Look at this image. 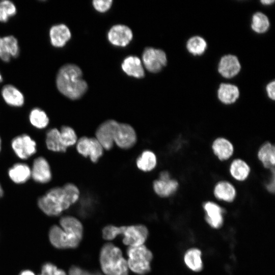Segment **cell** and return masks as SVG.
Returning a JSON list of instances; mask_svg holds the SVG:
<instances>
[{
    "label": "cell",
    "mask_w": 275,
    "mask_h": 275,
    "mask_svg": "<svg viewBox=\"0 0 275 275\" xmlns=\"http://www.w3.org/2000/svg\"><path fill=\"white\" fill-rule=\"evenodd\" d=\"M80 197L78 187L69 182L62 186H54L47 190L37 200L39 209L46 215L58 216L76 203Z\"/></svg>",
    "instance_id": "cell-1"
},
{
    "label": "cell",
    "mask_w": 275,
    "mask_h": 275,
    "mask_svg": "<svg viewBox=\"0 0 275 275\" xmlns=\"http://www.w3.org/2000/svg\"><path fill=\"white\" fill-rule=\"evenodd\" d=\"M61 227L53 225L49 232V239L53 246L58 249L76 248L81 240L83 227L76 217L66 215L60 220Z\"/></svg>",
    "instance_id": "cell-2"
},
{
    "label": "cell",
    "mask_w": 275,
    "mask_h": 275,
    "mask_svg": "<svg viewBox=\"0 0 275 275\" xmlns=\"http://www.w3.org/2000/svg\"><path fill=\"white\" fill-rule=\"evenodd\" d=\"M59 91L72 100L81 98L88 89V85L82 78V71L76 65L68 64L59 70L56 78Z\"/></svg>",
    "instance_id": "cell-3"
},
{
    "label": "cell",
    "mask_w": 275,
    "mask_h": 275,
    "mask_svg": "<svg viewBox=\"0 0 275 275\" xmlns=\"http://www.w3.org/2000/svg\"><path fill=\"white\" fill-rule=\"evenodd\" d=\"M101 269L106 275H128L127 262L121 250L111 243L102 246L100 253Z\"/></svg>",
    "instance_id": "cell-4"
},
{
    "label": "cell",
    "mask_w": 275,
    "mask_h": 275,
    "mask_svg": "<svg viewBox=\"0 0 275 275\" xmlns=\"http://www.w3.org/2000/svg\"><path fill=\"white\" fill-rule=\"evenodd\" d=\"M120 235L123 236V242L130 246L143 245L148 235L147 228L144 225L116 227L108 225L102 230V236L105 240H111Z\"/></svg>",
    "instance_id": "cell-5"
},
{
    "label": "cell",
    "mask_w": 275,
    "mask_h": 275,
    "mask_svg": "<svg viewBox=\"0 0 275 275\" xmlns=\"http://www.w3.org/2000/svg\"><path fill=\"white\" fill-rule=\"evenodd\" d=\"M128 268L133 272L143 275L151 270L150 263L153 258L151 252L144 244L130 246L127 250Z\"/></svg>",
    "instance_id": "cell-6"
},
{
    "label": "cell",
    "mask_w": 275,
    "mask_h": 275,
    "mask_svg": "<svg viewBox=\"0 0 275 275\" xmlns=\"http://www.w3.org/2000/svg\"><path fill=\"white\" fill-rule=\"evenodd\" d=\"M11 147L16 156L22 161L29 159L37 152L36 141L27 133L13 138L11 141Z\"/></svg>",
    "instance_id": "cell-7"
},
{
    "label": "cell",
    "mask_w": 275,
    "mask_h": 275,
    "mask_svg": "<svg viewBox=\"0 0 275 275\" xmlns=\"http://www.w3.org/2000/svg\"><path fill=\"white\" fill-rule=\"evenodd\" d=\"M75 146L78 154L89 157L93 163H96L103 154L104 149L95 137L82 136L78 139Z\"/></svg>",
    "instance_id": "cell-8"
},
{
    "label": "cell",
    "mask_w": 275,
    "mask_h": 275,
    "mask_svg": "<svg viewBox=\"0 0 275 275\" xmlns=\"http://www.w3.org/2000/svg\"><path fill=\"white\" fill-rule=\"evenodd\" d=\"M142 59L145 68L152 73H157L167 65L166 52L160 49L146 48L143 53Z\"/></svg>",
    "instance_id": "cell-9"
},
{
    "label": "cell",
    "mask_w": 275,
    "mask_h": 275,
    "mask_svg": "<svg viewBox=\"0 0 275 275\" xmlns=\"http://www.w3.org/2000/svg\"><path fill=\"white\" fill-rule=\"evenodd\" d=\"M31 179L39 184H45L52 179V172L48 160L44 156L35 158L31 166Z\"/></svg>",
    "instance_id": "cell-10"
},
{
    "label": "cell",
    "mask_w": 275,
    "mask_h": 275,
    "mask_svg": "<svg viewBox=\"0 0 275 275\" xmlns=\"http://www.w3.org/2000/svg\"><path fill=\"white\" fill-rule=\"evenodd\" d=\"M137 139L136 131L131 125L118 123L114 136V144L118 147L124 150L129 149L135 145Z\"/></svg>",
    "instance_id": "cell-11"
},
{
    "label": "cell",
    "mask_w": 275,
    "mask_h": 275,
    "mask_svg": "<svg viewBox=\"0 0 275 275\" xmlns=\"http://www.w3.org/2000/svg\"><path fill=\"white\" fill-rule=\"evenodd\" d=\"M118 122L108 119L101 123L97 128L95 138L101 144L104 150L109 151L114 145V136Z\"/></svg>",
    "instance_id": "cell-12"
},
{
    "label": "cell",
    "mask_w": 275,
    "mask_h": 275,
    "mask_svg": "<svg viewBox=\"0 0 275 275\" xmlns=\"http://www.w3.org/2000/svg\"><path fill=\"white\" fill-rule=\"evenodd\" d=\"M210 150L220 162H226L231 159L235 151L234 143L230 139L224 136H218L214 138L211 143Z\"/></svg>",
    "instance_id": "cell-13"
},
{
    "label": "cell",
    "mask_w": 275,
    "mask_h": 275,
    "mask_svg": "<svg viewBox=\"0 0 275 275\" xmlns=\"http://www.w3.org/2000/svg\"><path fill=\"white\" fill-rule=\"evenodd\" d=\"M212 191L217 200L228 203L233 202L238 194L235 184L227 179L218 180L214 183Z\"/></svg>",
    "instance_id": "cell-14"
},
{
    "label": "cell",
    "mask_w": 275,
    "mask_h": 275,
    "mask_svg": "<svg viewBox=\"0 0 275 275\" xmlns=\"http://www.w3.org/2000/svg\"><path fill=\"white\" fill-rule=\"evenodd\" d=\"M230 178L238 183H242L248 180L251 175V164L241 157L233 158L228 167Z\"/></svg>",
    "instance_id": "cell-15"
},
{
    "label": "cell",
    "mask_w": 275,
    "mask_h": 275,
    "mask_svg": "<svg viewBox=\"0 0 275 275\" xmlns=\"http://www.w3.org/2000/svg\"><path fill=\"white\" fill-rule=\"evenodd\" d=\"M206 222L212 228L219 229L224 223L225 209L213 201H206L202 204Z\"/></svg>",
    "instance_id": "cell-16"
},
{
    "label": "cell",
    "mask_w": 275,
    "mask_h": 275,
    "mask_svg": "<svg viewBox=\"0 0 275 275\" xmlns=\"http://www.w3.org/2000/svg\"><path fill=\"white\" fill-rule=\"evenodd\" d=\"M241 69L238 57L232 54L223 56L217 65L218 73L224 78L231 79L237 76Z\"/></svg>",
    "instance_id": "cell-17"
},
{
    "label": "cell",
    "mask_w": 275,
    "mask_h": 275,
    "mask_svg": "<svg viewBox=\"0 0 275 275\" xmlns=\"http://www.w3.org/2000/svg\"><path fill=\"white\" fill-rule=\"evenodd\" d=\"M107 38L112 44L124 47L131 41L133 34L131 29L127 26L116 24L113 26L109 30Z\"/></svg>",
    "instance_id": "cell-18"
},
{
    "label": "cell",
    "mask_w": 275,
    "mask_h": 275,
    "mask_svg": "<svg viewBox=\"0 0 275 275\" xmlns=\"http://www.w3.org/2000/svg\"><path fill=\"white\" fill-rule=\"evenodd\" d=\"M152 187L153 191L158 196L166 198L174 195L178 191L180 183L177 179L173 177L168 179L157 178L153 181Z\"/></svg>",
    "instance_id": "cell-19"
},
{
    "label": "cell",
    "mask_w": 275,
    "mask_h": 275,
    "mask_svg": "<svg viewBox=\"0 0 275 275\" xmlns=\"http://www.w3.org/2000/svg\"><path fill=\"white\" fill-rule=\"evenodd\" d=\"M256 157L262 167L267 171L274 169L275 146L271 142L266 141L258 148Z\"/></svg>",
    "instance_id": "cell-20"
},
{
    "label": "cell",
    "mask_w": 275,
    "mask_h": 275,
    "mask_svg": "<svg viewBox=\"0 0 275 275\" xmlns=\"http://www.w3.org/2000/svg\"><path fill=\"white\" fill-rule=\"evenodd\" d=\"M9 179L16 184H23L31 179V166L23 161L12 165L7 172Z\"/></svg>",
    "instance_id": "cell-21"
},
{
    "label": "cell",
    "mask_w": 275,
    "mask_h": 275,
    "mask_svg": "<svg viewBox=\"0 0 275 275\" xmlns=\"http://www.w3.org/2000/svg\"><path fill=\"white\" fill-rule=\"evenodd\" d=\"M238 87L230 83H221L217 90V97L219 102L226 105L235 103L239 99Z\"/></svg>",
    "instance_id": "cell-22"
},
{
    "label": "cell",
    "mask_w": 275,
    "mask_h": 275,
    "mask_svg": "<svg viewBox=\"0 0 275 275\" xmlns=\"http://www.w3.org/2000/svg\"><path fill=\"white\" fill-rule=\"evenodd\" d=\"M19 50L17 40L14 36L0 38V59L3 61L9 62L11 57H18Z\"/></svg>",
    "instance_id": "cell-23"
},
{
    "label": "cell",
    "mask_w": 275,
    "mask_h": 275,
    "mask_svg": "<svg viewBox=\"0 0 275 275\" xmlns=\"http://www.w3.org/2000/svg\"><path fill=\"white\" fill-rule=\"evenodd\" d=\"M51 44L56 47H62L70 40L71 37L69 28L64 24L52 26L49 31Z\"/></svg>",
    "instance_id": "cell-24"
},
{
    "label": "cell",
    "mask_w": 275,
    "mask_h": 275,
    "mask_svg": "<svg viewBox=\"0 0 275 275\" xmlns=\"http://www.w3.org/2000/svg\"><path fill=\"white\" fill-rule=\"evenodd\" d=\"M45 144L49 151L54 153H65L67 150L63 145L60 130L56 127L47 130L45 133Z\"/></svg>",
    "instance_id": "cell-25"
},
{
    "label": "cell",
    "mask_w": 275,
    "mask_h": 275,
    "mask_svg": "<svg viewBox=\"0 0 275 275\" xmlns=\"http://www.w3.org/2000/svg\"><path fill=\"white\" fill-rule=\"evenodd\" d=\"M123 71L128 75L136 78H143L145 72L140 59L136 56L126 57L122 64Z\"/></svg>",
    "instance_id": "cell-26"
},
{
    "label": "cell",
    "mask_w": 275,
    "mask_h": 275,
    "mask_svg": "<svg viewBox=\"0 0 275 275\" xmlns=\"http://www.w3.org/2000/svg\"><path fill=\"white\" fill-rule=\"evenodd\" d=\"M183 260L185 265L194 272H200L203 268L202 252L198 248H190L184 253Z\"/></svg>",
    "instance_id": "cell-27"
},
{
    "label": "cell",
    "mask_w": 275,
    "mask_h": 275,
    "mask_svg": "<svg viewBox=\"0 0 275 275\" xmlns=\"http://www.w3.org/2000/svg\"><path fill=\"white\" fill-rule=\"evenodd\" d=\"M2 95L5 102L10 106L21 107L24 104L23 94L12 85L5 86L2 89Z\"/></svg>",
    "instance_id": "cell-28"
},
{
    "label": "cell",
    "mask_w": 275,
    "mask_h": 275,
    "mask_svg": "<svg viewBox=\"0 0 275 275\" xmlns=\"http://www.w3.org/2000/svg\"><path fill=\"white\" fill-rule=\"evenodd\" d=\"M157 164L156 155L150 150H144L136 159L137 168L144 172L153 171L156 167Z\"/></svg>",
    "instance_id": "cell-29"
},
{
    "label": "cell",
    "mask_w": 275,
    "mask_h": 275,
    "mask_svg": "<svg viewBox=\"0 0 275 275\" xmlns=\"http://www.w3.org/2000/svg\"><path fill=\"white\" fill-rule=\"evenodd\" d=\"M29 121L32 127L38 130L46 129L50 122L47 113L39 107H35L31 110Z\"/></svg>",
    "instance_id": "cell-30"
},
{
    "label": "cell",
    "mask_w": 275,
    "mask_h": 275,
    "mask_svg": "<svg viewBox=\"0 0 275 275\" xmlns=\"http://www.w3.org/2000/svg\"><path fill=\"white\" fill-rule=\"evenodd\" d=\"M185 46L187 51L191 55L201 56L205 52L207 43L204 38L196 35L190 37L187 40Z\"/></svg>",
    "instance_id": "cell-31"
},
{
    "label": "cell",
    "mask_w": 275,
    "mask_h": 275,
    "mask_svg": "<svg viewBox=\"0 0 275 275\" xmlns=\"http://www.w3.org/2000/svg\"><path fill=\"white\" fill-rule=\"evenodd\" d=\"M270 21L268 16L260 11L254 13L252 16L251 28L258 34L266 33L270 28Z\"/></svg>",
    "instance_id": "cell-32"
},
{
    "label": "cell",
    "mask_w": 275,
    "mask_h": 275,
    "mask_svg": "<svg viewBox=\"0 0 275 275\" xmlns=\"http://www.w3.org/2000/svg\"><path fill=\"white\" fill-rule=\"evenodd\" d=\"M59 130L63 145L66 148L75 145L78 137L75 130L72 127L63 125Z\"/></svg>",
    "instance_id": "cell-33"
},
{
    "label": "cell",
    "mask_w": 275,
    "mask_h": 275,
    "mask_svg": "<svg viewBox=\"0 0 275 275\" xmlns=\"http://www.w3.org/2000/svg\"><path fill=\"white\" fill-rule=\"evenodd\" d=\"M16 9L14 4L10 1H0V21L5 22L9 18L15 15Z\"/></svg>",
    "instance_id": "cell-34"
},
{
    "label": "cell",
    "mask_w": 275,
    "mask_h": 275,
    "mask_svg": "<svg viewBox=\"0 0 275 275\" xmlns=\"http://www.w3.org/2000/svg\"><path fill=\"white\" fill-rule=\"evenodd\" d=\"M39 275H67V274L64 270L58 268L55 265L47 262L42 265Z\"/></svg>",
    "instance_id": "cell-35"
},
{
    "label": "cell",
    "mask_w": 275,
    "mask_h": 275,
    "mask_svg": "<svg viewBox=\"0 0 275 275\" xmlns=\"http://www.w3.org/2000/svg\"><path fill=\"white\" fill-rule=\"evenodd\" d=\"M113 1L112 0H94L93 5L94 8L100 12L107 11L111 7Z\"/></svg>",
    "instance_id": "cell-36"
},
{
    "label": "cell",
    "mask_w": 275,
    "mask_h": 275,
    "mask_svg": "<svg viewBox=\"0 0 275 275\" xmlns=\"http://www.w3.org/2000/svg\"><path fill=\"white\" fill-rule=\"evenodd\" d=\"M68 275H102L99 272H90L79 267L73 266L68 272Z\"/></svg>",
    "instance_id": "cell-37"
},
{
    "label": "cell",
    "mask_w": 275,
    "mask_h": 275,
    "mask_svg": "<svg viewBox=\"0 0 275 275\" xmlns=\"http://www.w3.org/2000/svg\"><path fill=\"white\" fill-rule=\"evenodd\" d=\"M267 97L272 101L275 100V81L273 80L269 82L265 87Z\"/></svg>",
    "instance_id": "cell-38"
},
{
    "label": "cell",
    "mask_w": 275,
    "mask_h": 275,
    "mask_svg": "<svg viewBox=\"0 0 275 275\" xmlns=\"http://www.w3.org/2000/svg\"><path fill=\"white\" fill-rule=\"evenodd\" d=\"M260 3L265 6H270L274 3V0H261Z\"/></svg>",
    "instance_id": "cell-39"
},
{
    "label": "cell",
    "mask_w": 275,
    "mask_h": 275,
    "mask_svg": "<svg viewBox=\"0 0 275 275\" xmlns=\"http://www.w3.org/2000/svg\"><path fill=\"white\" fill-rule=\"evenodd\" d=\"M19 275H36V274L30 270H24L21 271Z\"/></svg>",
    "instance_id": "cell-40"
},
{
    "label": "cell",
    "mask_w": 275,
    "mask_h": 275,
    "mask_svg": "<svg viewBox=\"0 0 275 275\" xmlns=\"http://www.w3.org/2000/svg\"><path fill=\"white\" fill-rule=\"evenodd\" d=\"M4 194V190L3 187L2 185L1 184L0 182V199L3 197Z\"/></svg>",
    "instance_id": "cell-41"
},
{
    "label": "cell",
    "mask_w": 275,
    "mask_h": 275,
    "mask_svg": "<svg viewBox=\"0 0 275 275\" xmlns=\"http://www.w3.org/2000/svg\"><path fill=\"white\" fill-rule=\"evenodd\" d=\"M2 140L0 136V152H1V150H2Z\"/></svg>",
    "instance_id": "cell-42"
},
{
    "label": "cell",
    "mask_w": 275,
    "mask_h": 275,
    "mask_svg": "<svg viewBox=\"0 0 275 275\" xmlns=\"http://www.w3.org/2000/svg\"><path fill=\"white\" fill-rule=\"evenodd\" d=\"M3 80L2 76L0 74V82H1Z\"/></svg>",
    "instance_id": "cell-43"
}]
</instances>
